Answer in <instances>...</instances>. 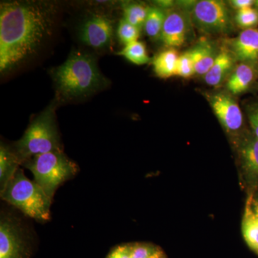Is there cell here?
I'll return each instance as SVG.
<instances>
[{
	"instance_id": "cell-1",
	"label": "cell",
	"mask_w": 258,
	"mask_h": 258,
	"mask_svg": "<svg viewBox=\"0 0 258 258\" xmlns=\"http://www.w3.org/2000/svg\"><path fill=\"white\" fill-rule=\"evenodd\" d=\"M57 8L37 1L0 5V71L14 69L35 55L53 32Z\"/></svg>"
},
{
	"instance_id": "cell-2",
	"label": "cell",
	"mask_w": 258,
	"mask_h": 258,
	"mask_svg": "<svg viewBox=\"0 0 258 258\" xmlns=\"http://www.w3.org/2000/svg\"><path fill=\"white\" fill-rule=\"evenodd\" d=\"M52 74L59 93L68 99L88 96L107 83L94 57L80 51L73 52Z\"/></svg>"
},
{
	"instance_id": "cell-3",
	"label": "cell",
	"mask_w": 258,
	"mask_h": 258,
	"mask_svg": "<svg viewBox=\"0 0 258 258\" xmlns=\"http://www.w3.org/2000/svg\"><path fill=\"white\" fill-rule=\"evenodd\" d=\"M1 198L31 218L39 221L50 220L52 199L40 185L29 179L22 169H18L1 190Z\"/></svg>"
},
{
	"instance_id": "cell-4",
	"label": "cell",
	"mask_w": 258,
	"mask_h": 258,
	"mask_svg": "<svg viewBox=\"0 0 258 258\" xmlns=\"http://www.w3.org/2000/svg\"><path fill=\"white\" fill-rule=\"evenodd\" d=\"M13 149L22 164L35 156L62 151L55 123V106L47 107L33 120Z\"/></svg>"
},
{
	"instance_id": "cell-5",
	"label": "cell",
	"mask_w": 258,
	"mask_h": 258,
	"mask_svg": "<svg viewBox=\"0 0 258 258\" xmlns=\"http://www.w3.org/2000/svg\"><path fill=\"white\" fill-rule=\"evenodd\" d=\"M51 199L60 185L74 177L79 166L60 152H52L30 158L23 163Z\"/></svg>"
},
{
	"instance_id": "cell-6",
	"label": "cell",
	"mask_w": 258,
	"mask_h": 258,
	"mask_svg": "<svg viewBox=\"0 0 258 258\" xmlns=\"http://www.w3.org/2000/svg\"><path fill=\"white\" fill-rule=\"evenodd\" d=\"M189 14L191 23L204 33L228 35L233 30V18L225 2L220 0L195 2Z\"/></svg>"
},
{
	"instance_id": "cell-7",
	"label": "cell",
	"mask_w": 258,
	"mask_h": 258,
	"mask_svg": "<svg viewBox=\"0 0 258 258\" xmlns=\"http://www.w3.org/2000/svg\"><path fill=\"white\" fill-rule=\"evenodd\" d=\"M230 93L217 92L208 95V100L220 124L228 132H237L243 125L240 107Z\"/></svg>"
},
{
	"instance_id": "cell-8",
	"label": "cell",
	"mask_w": 258,
	"mask_h": 258,
	"mask_svg": "<svg viewBox=\"0 0 258 258\" xmlns=\"http://www.w3.org/2000/svg\"><path fill=\"white\" fill-rule=\"evenodd\" d=\"M113 23L103 15H93L81 28L80 36L85 45L95 49H103L111 44Z\"/></svg>"
},
{
	"instance_id": "cell-9",
	"label": "cell",
	"mask_w": 258,
	"mask_h": 258,
	"mask_svg": "<svg viewBox=\"0 0 258 258\" xmlns=\"http://www.w3.org/2000/svg\"><path fill=\"white\" fill-rule=\"evenodd\" d=\"M190 15H186L184 10H171L168 11L161 40L168 48L182 46L187 39L189 31Z\"/></svg>"
},
{
	"instance_id": "cell-10",
	"label": "cell",
	"mask_w": 258,
	"mask_h": 258,
	"mask_svg": "<svg viewBox=\"0 0 258 258\" xmlns=\"http://www.w3.org/2000/svg\"><path fill=\"white\" fill-rule=\"evenodd\" d=\"M26 247L18 223L9 217L0 222V258H25Z\"/></svg>"
},
{
	"instance_id": "cell-11",
	"label": "cell",
	"mask_w": 258,
	"mask_h": 258,
	"mask_svg": "<svg viewBox=\"0 0 258 258\" xmlns=\"http://www.w3.org/2000/svg\"><path fill=\"white\" fill-rule=\"evenodd\" d=\"M227 49L237 62L254 64L258 67V28L248 29L235 38L225 41Z\"/></svg>"
},
{
	"instance_id": "cell-12",
	"label": "cell",
	"mask_w": 258,
	"mask_h": 258,
	"mask_svg": "<svg viewBox=\"0 0 258 258\" xmlns=\"http://www.w3.org/2000/svg\"><path fill=\"white\" fill-rule=\"evenodd\" d=\"M239 158L244 174L249 184L258 185V139L251 132L244 134L238 144Z\"/></svg>"
},
{
	"instance_id": "cell-13",
	"label": "cell",
	"mask_w": 258,
	"mask_h": 258,
	"mask_svg": "<svg viewBox=\"0 0 258 258\" xmlns=\"http://www.w3.org/2000/svg\"><path fill=\"white\" fill-rule=\"evenodd\" d=\"M237 64L235 57L230 51L226 48L222 49L219 52L213 66L205 75V82L213 87L221 86L229 79Z\"/></svg>"
},
{
	"instance_id": "cell-14",
	"label": "cell",
	"mask_w": 258,
	"mask_h": 258,
	"mask_svg": "<svg viewBox=\"0 0 258 258\" xmlns=\"http://www.w3.org/2000/svg\"><path fill=\"white\" fill-rule=\"evenodd\" d=\"M257 78V66L248 63L237 64L226 83L228 93L240 95L246 92Z\"/></svg>"
},
{
	"instance_id": "cell-15",
	"label": "cell",
	"mask_w": 258,
	"mask_h": 258,
	"mask_svg": "<svg viewBox=\"0 0 258 258\" xmlns=\"http://www.w3.org/2000/svg\"><path fill=\"white\" fill-rule=\"evenodd\" d=\"M189 51L195 67V74L205 76L213 66L219 52L211 42L203 40Z\"/></svg>"
},
{
	"instance_id": "cell-16",
	"label": "cell",
	"mask_w": 258,
	"mask_h": 258,
	"mask_svg": "<svg viewBox=\"0 0 258 258\" xmlns=\"http://www.w3.org/2000/svg\"><path fill=\"white\" fill-rule=\"evenodd\" d=\"M252 196L246 203L242 221V233L246 244L258 255V219L252 208Z\"/></svg>"
},
{
	"instance_id": "cell-17",
	"label": "cell",
	"mask_w": 258,
	"mask_h": 258,
	"mask_svg": "<svg viewBox=\"0 0 258 258\" xmlns=\"http://www.w3.org/2000/svg\"><path fill=\"white\" fill-rule=\"evenodd\" d=\"M22 164L13 148L1 144L0 147V187L1 190L9 182Z\"/></svg>"
},
{
	"instance_id": "cell-18",
	"label": "cell",
	"mask_w": 258,
	"mask_h": 258,
	"mask_svg": "<svg viewBox=\"0 0 258 258\" xmlns=\"http://www.w3.org/2000/svg\"><path fill=\"white\" fill-rule=\"evenodd\" d=\"M179 57L174 48H168L158 54L153 60V69L157 76L163 79L175 76Z\"/></svg>"
},
{
	"instance_id": "cell-19",
	"label": "cell",
	"mask_w": 258,
	"mask_h": 258,
	"mask_svg": "<svg viewBox=\"0 0 258 258\" xmlns=\"http://www.w3.org/2000/svg\"><path fill=\"white\" fill-rule=\"evenodd\" d=\"M167 13L157 6L149 7L144 27L148 36L152 39L160 38Z\"/></svg>"
},
{
	"instance_id": "cell-20",
	"label": "cell",
	"mask_w": 258,
	"mask_h": 258,
	"mask_svg": "<svg viewBox=\"0 0 258 258\" xmlns=\"http://www.w3.org/2000/svg\"><path fill=\"white\" fill-rule=\"evenodd\" d=\"M149 7L137 3H127L123 5L125 20L141 30L144 28Z\"/></svg>"
},
{
	"instance_id": "cell-21",
	"label": "cell",
	"mask_w": 258,
	"mask_h": 258,
	"mask_svg": "<svg viewBox=\"0 0 258 258\" xmlns=\"http://www.w3.org/2000/svg\"><path fill=\"white\" fill-rule=\"evenodd\" d=\"M118 55L123 56L126 60L137 66L147 64L151 60L150 57L148 55L145 44L139 40L125 45L118 52Z\"/></svg>"
},
{
	"instance_id": "cell-22",
	"label": "cell",
	"mask_w": 258,
	"mask_h": 258,
	"mask_svg": "<svg viewBox=\"0 0 258 258\" xmlns=\"http://www.w3.org/2000/svg\"><path fill=\"white\" fill-rule=\"evenodd\" d=\"M236 25L242 30L256 28L258 25V11L254 7L236 12Z\"/></svg>"
},
{
	"instance_id": "cell-23",
	"label": "cell",
	"mask_w": 258,
	"mask_h": 258,
	"mask_svg": "<svg viewBox=\"0 0 258 258\" xmlns=\"http://www.w3.org/2000/svg\"><path fill=\"white\" fill-rule=\"evenodd\" d=\"M140 29L128 23L125 19H121L118 24L117 35L123 45H128L138 41L140 36Z\"/></svg>"
},
{
	"instance_id": "cell-24",
	"label": "cell",
	"mask_w": 258,
	"mask_h": 258,
	"mask_svg": "<svg viewBox=\"0 0 258 258\" xmlns=\"http://www.w3.org/2000/svg\"><path fill=\"white\" fill-rule=\"evenodd\" d=\"M162 254V251L153 244L145 243L132 244L131 258H157Z\"/></svg>"
},
{
	"instance_id": "cell-25",
	"label": "cell",
	"mask_w": 258,
	"mask_h": 258,
	"mask_svg": "<svg viewBox=\"0 0 258 258\" xmlns=\"http://www.w3.org/2000/svg\"><path fill=\"white\" fill-rule=\"evenodd\" d=\"M195 74V67L189 51L179 55L176 66V76L179 77L188 79Z\"/></svg>"
},
{
	"instance_id": "cell-26",
	"label": "cell",
	"mask_w": 258,
	"mask_h": 258,
	"mask_svg": "<svg viewBox=\"0 0 258 258\" xmlns=\"http://www.w3.org/2000/svg\"><path fill=\"white\" fill-rule=\"evenodd\" d=\"M247 114L252 134L258 139V101L247 107Z\"/></svg>"
},
{
	"instance_id": "cell-27",
	"label": "cell",
	"mask_w": 258,
	"mask_h": 258,
	"mask_svg": "<svg viewBox=\"0 0 258 258\" xmlns=\"http://www.w3.org/2000/svg\"><path fill=\"white\" fill-rule=\"evenodd\" d=\"M132 244H121L112 249L106 258H131Z\"/></svg>"
},
{
	"instance_id": "cell-28",
	"label": "cell",
	"mask_w": 258,
	"mask_h": 258,
	"mask_svg": "<svg viewBox=\"0 0 258 258\" xmlns=\"http://www.w3.org/2000/svg\"><path fill=\"white\" fill-rule=\"evenodd\" d=\"M254 0H231V1H229V5L237 11L252 8L254 7Z\"/></svg>"
},
{
	"instance_id": "cell-29",
	"label": "cell",
	"mask_w": 258,
	"mask_h": 258,
	"mask_svg": "<svg viewBox=\"0 0 258 258\" xmlns=\"http://www.w3.org/2000/svg\"><path fill=\"white\" fill-rule=\"evenodd\" d=\"M157 6L161 9L166 10L172 9L174 8V5H175V3L174 1H171V0H161V1L156 2Z\"/></svg>"
},
{
	"instance_id": "cell-30",
	"label": "cell",
	"mask_w": 258,
	"mask_h": 258,
	"mask_svg": "<svg viewBox=\"0 0 258 258\" xmlns=\"http://www.w3.org/2000/svg\"><path fill=\"white\" fill-rule=\"evenodd\" d=\"M252 210H253L254 214H255L256 217H257L258 219V208H257V207L253 206L252 204Z\"/></svg>"
},
{
	"instance_id": "cell-31",
	"label": "cell",
	"mask_w": 258,
	"mask_h": 258,
	"mask_svg": "<svg viewBox=\"0 0 258 258\" xmlns=\"http://www.w3.org/2000/svg\"><path fill=\"white\" fill-rule=\"evenodd\" d=\"M252 204L253 206L258 208V200H254V199L252 198Z\"/></svg>"
},
{
	"instance_id": "cell-32",
	"label": "cell",
	"mask_w": 258,
	"mask_h": 258,
	"mask_svg": "<svg viewBox=\"0 0 258 258\" xmlns=\"http://www.w3.org/2000/svg\"><path fill=\"white\" fill-rule=\"evenodd\" d=\"M254 8L258 11V0L254 1Z\"/></svg>"
},
{
	"instance_id": "cell-33",
	"label": "cell",
	"mask_w": 258,
	"mask_h": 258,
	"mask_svg": "<svg viewBox=\"0 0 258 258\" xmlns=\"http://www.w3.org/2000/svg\"><path fill=\"white\" fill-rule=\"evenodd\" d=\"M157 258H165V257H164V253H163L162 254H161L160 256H159V257H157Z\"/></svg>"
},
{
	"instance_id": "cell-34",
	"label": "cell",
	"mask_w": 258,
	"mask_h": 258,
	"mask_svg": "<svg viewBox=\"0 0 258 258\" xmlns=\"http://www.w3.org/2000/svg\"><path fill=\"white\" fill-rule=\"evenodd\" d=\"M257 78H258V67H257Z\"/></svg>"
}]
</instances>
